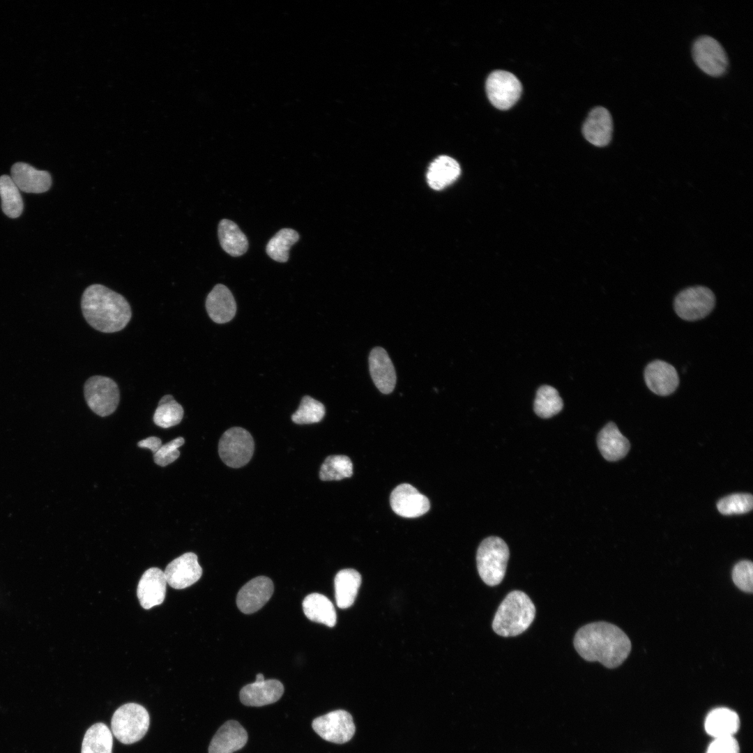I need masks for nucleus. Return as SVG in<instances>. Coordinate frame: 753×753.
Wrapping results in <instances>:
<instances>
[{"instance_id": "obj_34", "label": "nucleus", "mask_w": 753, "mask_h": 753, "mask_svg": "<svg viewBox=\"0 0 753 753\" xmlns=\"http://www.w3.org/2000/svg\"><path fill=\"white\" fill-rule=\"evenodd\" d=\"M353 473V464L346 455H330L321 466L319 478L324 481L340 480Z\"/></svg>"}, {"instance_id": "obj_35", "label": "nucleus", "mask_w": 753, "mask_h": 753, "mask_svg": "<svg viewBox=\"0 0 753 753\" xmlns=\"http://www.w3.org/2000/svg\"><path fill=\"white\" fill-rule=\"evenodd\" d=\"M325 416V407L318 400L309 395L304 396L300 406L291 416L294 423L299 425L320 422Z\"/></svg>"}, {"instance_id": "obj_28", "label": "nucleus", "mask_w": 753, "mask_h": 753, "mask_svg": "<svg viewBox=\"0 0 753 753\" xmlns=\"http://www.w3.org/2000/svg\"><path fill=\"white\" fill-rule=\"evenodd\" d=\"M218 238L222 248L233 257L245 254L248 248V241L238 226L227 219L222 220L218 225Z\"/></svg>"}, {"instance_id": "obj_23", "label": "nucleus", "mask_w": 753, "mask_h": 753, "mask_svg": "<svg viewBox=\"0 0 753 753\" xmlns=\"http://www.w3.org/2000/svg\"><path fill=\"white\" fill-rule=\"evenodd\" d=\"M598 448L605 459L610 462L619 460L628 452L630 447L628 439L624 436L616 425L610 422L599 432L597 438Z\"/></svg>"}, {"instance_id": "obj_22", "label": "nucleus", "mask_w": 753, "mask_h": 753, "mask_svg": "<svg viewBox=\"0 0 753 753\" xmlns=\"http://www.w3.org/2000/svg\"><path fill=\"white\" fill-rule=\"evenodd\" d=\"M206 309L214 322L225 324L235 316L236 304L231 291L225 285L218 284L206 297Z\"/></svg>"}, {"instance_id": "obj_27", "label": "nucleus", "mask_w": 753, "mask_h": 753, "mask_svg": "<svg viewBox=\"0 0 753 753\" xmlns=\"http://www.w3.org/2000/svg\"><path fill=\"white\" fill-rule=\"evenodd\" d=\"M305 616L313 622L332 628L336 624V611L333 604L325 595L313 593L307 595L302 603Z\"/></svg>"}, {"instance_id": "obj_15", "label": "nucleus", "mask_w": 753, "mask_h": 753, "mask_svg": "<svg viewBox=\"0 0 753 753\" xmlns=\"http://www.w3.org/2000/svg\"><path fill=\"white\" fill-rule=\"evenodd\" d=\"M644 376L647 387L657 395H669L675 392L679 385V376L676 368L663 360H655L648 363Z\"/></svg>"}, {"instance_id": "obj_7", "label": "nucleus", "mask_w": 753, "mask_h": 753, "mask_svg": "<svg viewBox=\"0 0 753 753\" xmlns=\"http://www.w3.org/2000/svg\"><path fill=\"white\" fill-rule=\"evenodd\" d=\"M254 450L252 436L246 429L239 427L225 431L218 443V453L222 461L232 468L247 464L253 455Z\"/></svg>"}, {"instance_id": "obj_10", "label": "nucleus", "mask_w": 753, "mask_h": 753, "mask_svg": "<svg viewBox=\"0 0 753 753\" xmlns=\"http://www.w3.org/2000/svg\"><path fill=\"white\" fill-rule=\"evenodd\" d=\"M522 90L519 79L508 71L495 70L486 81L487 97L499 109L506 110L512 107L519 100Z\"/></svg>"}, {"instance_id": "obj_14", "label": "nucleus", "mask_w": 753, "mask_h": 753, "mask_svg": "<svg viewBox=\"0 0 753 753\" xmlns=\"http://www.w3.org/2000/svg\"><path fill=\"white\" fill-rule=\"evenodd\" d=\"M273 590V583L270 578L257 577L239 590L236 598L237 607L244 614L254 613L270 600Z\"/></svg>"}, {"instance_id": "obj_26", "label": "nucleus", "mask_w": 753, "mask_h": 753, "mask_svg": "<svg viewBox=\"0 0 753 753\" xmlns=\"http://www.w3.org/2000/svg\"><path fill=\"white\" fill-rule=\"evenodd\" d=\"M360 584L361 576L354 569H343L336 574L334 579L335 597L339 608L347 609L353 604Z\"/></svg>"}, {"instance_id": "obj_38", "label": "nucleus", "mask_w": 753, "mask_h": 753, "mask_svg": "<svg viewBox=\"0 0 753 753\" xmlns=\"http://www.w3.org/2000/svg\"><path fill=\"white\" fill-rule=\"evenodd\" d=\"M184 443V439L179 436L162 445L159 450L153 454L155 463L159 466H165L174 462L180 455L178 448Z\"/></svg>"}, {"instance_id": "obj_37", "label": "nucleus", "mask_w": 753, "mask_h": 753, "mask_svg": "<svg viewBox=\"0 0 753 753\" xmlns=\"http://www.w3.org/2000/svg\"><path fill=\"white\" fill-rule=\"evenodd\" d=\"M732 579L742 591L752 593L753 591V564L748 560L736 563L732 570Z\"/></svg>"}, {"instance_id": "obj_40", "label": "nucleus", "mask_w": 753, "mask_h": 753, "mask_svg": "<svg viewBox=\"0 0 753 753\" xmlns=\"http://www.w3.org/2000/svg\"><path fill=\"white\" fill-rule=\"evenodd\" d=\"M138 446L150 449L153 453H155L162 446V441L157 436H150L138 442Z\"/></svg>"}, {"instance_id": "obj_36", "label": "nucleus", "mask_w": 753, "mask_h": 753, "mask_svg": "<svg viewBox=\"0 0 753 753\" xmlns=\"http://www.w3.org/2000/svg\"><path fill=\"white\" fill-rule=\"evenodd\" d=\"M753 498L750 494L738 493L725 496L717 503V510L725 515L744 514L752 510Z\"/></svg>"}, {"instance_id": "obj_18", "label": "nucleus", "mask_w": 753, "mask_h": 753, "mask_svg": "<svg viewBox=\"0 0 753 753\" xmlns=\"http://www.w3.org/2000/svg\"><path fill=\"white\" fill-rule=\"evenodd\" d=\"M369 367L371 377L378 390L383 394L392 393L396 384V373L394 365L386 351L382 347H374L369 356Z\"/></svg>"}, {"instance_id": "obj_25", "label": "nucleus", "mask_w": 753, "mask_h": 753, "mask_svg": "<svg viewBox=\"0 0 753 753\" xmlns=\"http://www.w3.org/2000/svg\"><path fill=\"white\" fill-rule=\"evenodd\" d=\"M704 727L706 733L714 738L730 736L740 727L738 714L727 708H717L706 716Z\"/></svg>"}, {"instance_id": "obj_12", "label": "nucleus", "mask_w": 753, "mask_h": 753, "mask_svg": "<svg viewBox=\"0 0 753 753\" xmlns=\"http://www.w3.org/2000/svg\"><path fill=\"white\" fill-rule=\"evenodd\" d=\"M390 504L397 515L406 518L422 516L430 508L429 499L407 483L400 484L392 491Z\"/></svg>"}, {"instance_id": "obj_30", "label": "nucleus", "mask_w": 753, "mask_h": 753, "mask_svg": "<svg viewBox=\"0 0 753 753\" xmlns=\"http://www.w3.org/2000/svg\"><path fill=\"white\" fill-rule=\"evenodd\" d=\"M0 197L1 209L9 218H18L22 213L24 205L20 190L10 176H0Z\"/></svg>"}, {"instance_id": "obj_2", "label": "nucleus", "mask_w": 753, "mask_h": 753, "mask_svg": "<svg viewBox=\"0 0 753 753\" xmlns=\"http://www.w3.org/2000/svg\"><path fill=\"white\" fill-rule=\"evenodd\" d=\"M81 307L87 323L96 330L106 333L121 330L132 317L128 301L99 284H91L84 290Z\"/></svg>"}, {"instance_id": "obj_41", "label": "nucleus", "mask_w": 753, "mask_h": 753, "mask_svg": "<svg viewBox=\"0 0 753 753\" xmlns=\"http://www.w3.org/2000/svg\"><path fill=\"white\" fill-rule=\"evenodd\" d=\"M264 680H265L264 676V675L262 674H258L256 675V680H255L256 682H261V681H263Z\"/></svg>"}, {"instance_id": "obj_6", "label": "nucleus", "mask_w": 753, "mask_h": 753, "mask_svg": "<svg viewBox=\"0 0 753 753\" xmlns=\"http://www.w3.org/2000/svg\"><path fill=\"white\" fill-rule=\"evenodd\" d=\"M84 394L89 407L101 417L114 413L120 400L116 383L104 376L96 375L89 378L84 383Z\"/></svg>"}, {"instance_id": "obj_20", "label": "nucleus", "mask_w": 753, "mask_h": 753, "mask_svg": "<svg viewBox=\"0 0 753 753\" xmlns=\"http://www.w3.org/2000/svg\"><path fill=\"white\" fill-rule=\"evenodd\" d=\"M284 692V686L278 680L254 681L244 686L240 692L241 701L248 706H262L278 701Z\"/></svg>"}, {"instance_id": "obj_5", "label": "nucleus", "mask_w": 753, "mask_h": 753, "mask_svg": "<svg viewBox=\"0 0 753 753\" xmlns=\"http://www.w3.org/2000/svg\"><path fill=\"white\" fill-rule=\"evenodd\" d=\"M150 718L146 709L137 703H128L114 713L111 720L114 736L123 744H132L141 740L149 727Z\"/></svg>"}, {"instance_id": "obj_8", "label": "nucleus", "mask_w": 753, "mask_h": 753, "mask_svg": "<svg viewBox=\"0 0 753 753\" xmlns=\"http://www.w3.org/2000/svg\"><path fill=\"white\" fill-rule=\"evenodd\" d=\"M715 305V296L708 287L695 286L681 291L675 298L674 310L683 320L694 321L705 318Z\"/></svg>"}, {"instance_id": "obj_19", "label": "nucleus", "mask_w": 753, "mask_h": 753, "mask_svg": "<svg viewBox=\"0 0 753 753\" xmlns=\"http://www.w3.org/2000/svg\"><path fill=\"white\" fill-rule=\"evenodd\" d=\"M11 178L19 190L27 193H43L51 187L52 178L47 171L38 170L25 162H16L10 169Z\"/></svg>"}, {"instance_id": "obj_21", "label": "nucleus", "mask_w": 753, "mask_h": 753, "mask_svg": "<svg viewBox=\"0 0 753 753\" xmlns=\"http://www.w3.org/2000/svg\"><path fill=\"white\" fill-rule=\"evenodd\" d=\"M245 729L235 720L223 724L212 738L208 753H233L241 749L247 743Z\"/></svg>"}, {"instance_id": "obj_4", "label": "nucleus", "mask_w": 753, "mask_h": 753, "mask_svg": "<svg viewBox=\"0 0 753 753\" xmlns=\"http://www.w3.org/2000/svg\"><path fill=\"white\" fill-rule=\"evenodd\" d=\"M509 549L503 540L490 536L480 544L476 554L478 574L488 586L499 584L505 574Z\"/></svg>"}, {"instance_id": "obj_33", "label": "nucleus", "mask_w": 753, "mask_h": 753, "mask_svg": "<svg viewBox=\"0 0 753 753\" xmlns=\"http://www.w3.org/2000/svg\"><path fill=\"white\" fill-rule=\"evenodd\" d=\"M183 409L172 395H164L159 401L153 415L154 423L162 428L179 424L183 417Z\"/></svg>"}, {"instance_id": "obj_3", "label": "nucleus", "mask_w": 753, "mask_h": 753, "mask_svg": "<svg viewBox=\"0 0 753 753\" xmlns=\"http://www.w3.org/2000/svg\"><path fill=\"white\" fill-rule=\"evenodd\" d=\"M535 607L523 591L510 592L498 607L492 629L502 637L517 636L526 630L534 620Z\"/></svg>"}, {"instance_id": "obj_39", "label": "nucleus", "mask_w": 753, "mask_h": 753, "mask_svg": "<svg viewBox=\"0 0 753 753\" xmlns=\"http://www.w3.org/2000/svg\"><path fill=\"white\" fill-rule=\"evenodd\" d=\"M706 753H740L737 740L733 736L715 738Z\"/></svg>"}, {"instance_id": "obj_11", "label": "nucleus", "mask_w": 753, "mask_h": 753, "mask_svg": "<svg viewBox=\"0 0 753 753\" xmlns=\"http://www.w3.org/2000/svg\"><path fill=\"white\" fill-rule=\"evenodd\" d=\"M312 727L323 739L337 744L350 740L356 731L352 716L344 710H336L315 718Z\"/></svg>"}, {"instance_id": "obj_17", "label": "nucleus", "mask_w": 753, "mask_h": 753, "mask_svg": "<svg viewBox=\"0 0 753 753\" xmlns=\"http://www.w3.org/2000/svg\"><path fill=\"white\" fill-rule=\"evenodd\" d=\"M613 120L609 112L603 107H596L588 114L582 132L591 144L602 147L608 145L613 134Z\"/></svg>"}, {"instance_id": "obj_16", "label": "nucleus", "mask_w": 753, "mask_h": 753, "mask_svg": "<svg viewBox=\"0 0 753 753\" xmlns=\"http://www.w3.org/2000/svg\"><path fill=\"white\" fill-rule=\"evenodd\" d=\"M167 580L164 571L158 568L146 570L139 579L137 595L141 606L149 609L162 604L166 595Z\"/></svg>"}, {"instance_id": "obj_24", "label": "nucleus", "mask_w": 753, "mask_h": 753, "mask_svg": "<svg viewBox=\"0 0 753 753\" xmlns=\"http://www.w3.org/2000/svg\"><path fill=\"white\" fill-rule=\"evenodd\" d=\"M461 172L459 163L448 155H441L434 160L427 172V181L434 190H442L452 183Z\"/></svg>"}, {"instance_id": "obj_31", "label": "nucleus", "mask_w": 753, "mask_h": 753, "mask_svg": "<svg viewBox=\"0 0 753 753\" xmlns=\"http://www.w3.org/2000/svg\"><path fill=\"white\" fill-rule=\"evenodd\" d=\"M563 400L556 388L545 385L540 387L534 401V411L542 418H549L563 409Z\"/></svg>"}, {"instance_id": "obj_13", "label": "nucleus", "mask_w": 753, "mask_h": 753, "mask_svg": "<svg viewBox=\"0 0 753 753\" xmlns=\"http://www.w3.org/2000/svg\"><path fill=\"white\" fill-rule=\"evenodd\" d=\"M167 583L173 588L183 589L197 582L202 574L197 556L187 552L171 561L164 571Z\"/></svg>"}, {"instance_id": "obj_1", "label": "nucleus", "mask_w": 753, "mask_h": 753, "mask_svg": "<svg viewBox=\"0 0 753 753\" xmlns=\"http://www.w3.org/2000/svg\"><path fill=\"white\" fill-rule=\"evenodd\" d=\"M573 643L577 652L585 660L598 661L609 669L620 666L632 648L626 634L616 625L605 621L594 622L580 628Z\"/></svg>"}, {"instance_id": "obj_29", "label": "nucleus", "mask_w": 753, "mask_h": 753, "mask_svg": "<svg viewBox=\"0 0 753 753\" xmlns=\"http://www.w3.org/2000/svg\"><path fill=\"white\" fill-rule=\"evenodd\" d=\"M112 732L103 723L93 724L85 733L81 753H112Z\"/></svg>"}, {"instance_id": "obj_9", "label": "nucleus", "mask_w": 753, "mask_h": 753, "mask_svg": "<svg viewBox=\"0 0 753 753\" xmlns=\"http://www.w3.org/2000/svg\"><path fill=\"white\" fill-rule=\"evenodd\" d=\"M692 57L697 66L712 77L724 75L729 66L727 53L722 45L709 36H702L692 45Z\"/></svg>"}, {"instance_id": "obj_32", "label": "nucleus", "mask_w": 753, "mask_h": 753, "mask_svg": "<svg viewBox=\"0 0 753 753\" xmlns=\"http://www.w3.org/2000/svg\"><path fill=\"white\" fill-rule=\"evenodd\" d=\"M299 239L298 232L292 229L284 228L272 237L266 245V253L273 260L286 262L289 257L291 247Z\"/></svg>"}]
</instances>
